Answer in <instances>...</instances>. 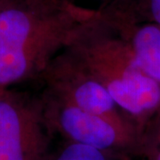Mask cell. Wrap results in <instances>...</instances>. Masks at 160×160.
Segmentation results:
<instances>
[{"label": "cell", "instance_id": "1", "mask_svg": "<svg viewBox=\"0 0 160 160\" xmlns=\"http://www.w3.org/2000/svg\"><path fill=\"white\" fill-rule=\"evenodd\" d=\"M95 13L70 0H8L0 9V87L38 81Z\"/></svg>", "mask_w": 160, "mask_h": 160}, {"label": "cell", "instance_id": "2", "mask_svg": "<svg viewBox=\"0 0 160 160\" xmlns=\"http://www.w3.org/2000/svg\"><path fill=\"white\" fill-rule=\"evenodd\" d=\"M68 46L106 88L122 111L144 131L147 124L160 112V83L138 67L127 43L97 9Z\"/></svg>", "mask_w": 160, "mask_h": 160}, {"label": "cell", "instance_id": "3", "mask_svg": "<svg viewBox=\"0 0 160 160\" xmlns=\"http://www.w3.org/2000/svg\"><path fill=\"white\" fill-rule=\"evenodd\" d=\"M38 94L53 134L62 136L65 141L94 147L121 158L142 157V132L127 129L85 112L43 89Z\"/></svg>", "mask_w": 160, "mask_h": 160}, {"label": "cell", "instance_id": "4", "mask_svg": "<svg viewBox=\"0 0 160 160\" xmlns=\"http://www.w3.org/2000/svg\"><path fill=\"white\" fill-rule=\"evenodd\" d=\"M41 89L73 104L89 114L108 119L127 129L143 132L126 116L69 46L59 52L37 81Z\"/></svg>", "mask_w": 160, "mask_h": 160}, {"label": "cell", "instance_id": "5", "mask_svg": "<svg viewBox=\"0 0 160 160\" xmlns=\"http://www.w3.org/2000/svg\"><path fill=\"white\" fill-rule=\"evenodd\" d=\"M53 135L38 93L0 87V160H46Z\"/></svg>", "mask_w": 160, "mask_h": 160}, {"label": "cell", "instance_id": "6", "mask_svg": "<svg viewBox=\"0 0 160 160\" xmlns=\"http://www.w3.org/2000/svg\"><path fill=\"white\" fill-rule=\"evenodd\" d=\"M102 18L127 43L138 67L160 83V25L120 22Z\"/></svg>", "mask_w": 160, "mask_h": 160}, {"label": "cell", "instance_id": "7", "mask_svg": "<svg viewBox=\"0 0 160 160\" xmlns=\"http://www.w3.org/2000/svg\"><path fill=\"white\" fill-rule=\"evenodd\" d=\"M97 10L110 21L160 25V0H102Z\"/></svg>", "mask_w": 160, "mask_h": 160}, {"label": "cell", "instance_id": "8", "mask_svg": "<svg viewBox=\"0 0 160 160\" xmlns=\"http://www.w3.org/2000/svg\"><path fill=\"white\" fill-rule=\"evenodd\" d=\"M117 155L82 143L65 141L56 149H51L46 160H126Z\"/></svg>", "mask_w": 160, "mask_h": 160}, {"label": "cell", "instance_id": "9", "mask_svg": "<svg viewBox=\"0 0 160 160\" xmlns=\"http://www.w3.org/2000/svg\"><path fill=\"white\" fill-rule=\"evenodd\" d=\"M142 157L147 160H160V112L144 128Z\"/></svg>", "mask_w": 160, "mask_h": 160}, {"label": "cell", "instance_id": "10", "mask_svg": "<svg viewBox=\"0 0 160 160\" xmlns=\"http://www.w3.org/2000/svg\"><path fill=\"white\" fill-rule=\"evenodd\" d=\"M7 1H8V0H2V1H0V9H1L3 6H5V5H6Z\"/></svg>", "mask_w": 160, "mask_h": 160}, {"label": "cell", "instance_id": "11", "mask_svg": "<svg viewBox=\"0 0 160 160\" xmlns=\"http://www.w3.org/2000/svg\"><path fill=\"white\" fill-rule=\"evenodd\" d=\"M70 1H73V0H70Z\"/></svg>", "mask_w": 160, "mask_h": 160}]
</instances>
